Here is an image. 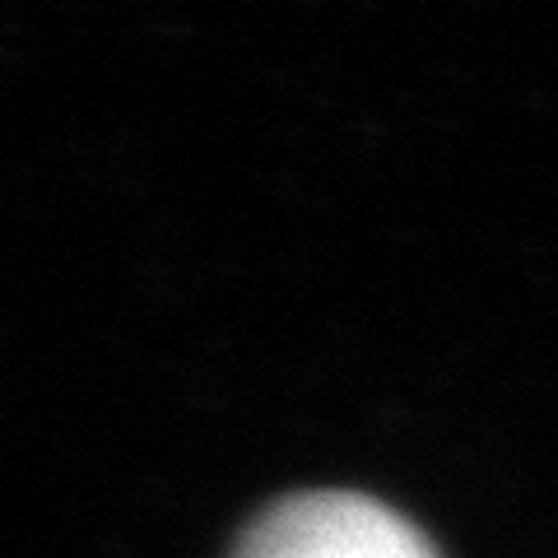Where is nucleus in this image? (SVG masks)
<instances>
[{"label":"nucleus","instance_id":"f257e3e1","mask_svg":"<svg viewBox=\"0 0 558 558\" xmlns=\"http://www.w3.org/2000/svg\"><path fill=\"white\" fill-rule=\"evenodd\" d=\"M238 558H438L400 512L359 494H299L242 539Z\"/></svg>","mask_w":558,"mask_h":558}]
</instances>
